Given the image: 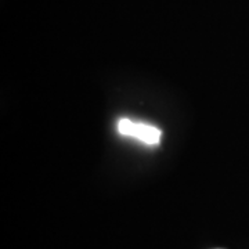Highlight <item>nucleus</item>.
I'll return each instance as SVG.
<instances>
[{
    "instance_id": "f257e3e1",
    "label": "nucleus",
    "mask_w": 249,
    "mask_h": 249,
    "mask_svg": "<svg viewBox=\"0 0 249 249\" xmlns=\"http://www.w3.org/2000/svg\"><path fill=\"white\" fill-rule=\"evenodd\" d=\"M116 129L119 134L126 136V137H134L136 140H140L148 145L160 144V137H162V132L157 126L145 124V122H134L127 118L119 119Z\"/></svg>"
}]
</instances>
